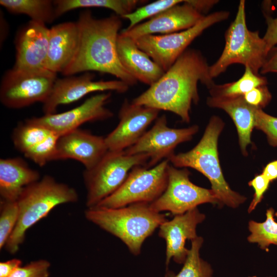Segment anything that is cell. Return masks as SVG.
<instances>
[{
	"label": "cell",
	"instance_id": "19",
	"mask_svg": "<svg viewBox=\"0 0 277 277\" xmlns=\"http://www.w3.org/2000/svg\"><path fill=\"white\" fill-rule=\"evenodd\" d=\"M108 151L105 137L78 128L59 137L54 160H76L89 169Z\"/></svg>",
	"mask_w": 277,
	"mask_h": 277
},
{
	"label": "cell",
	"instance_id": "18",
	"mask_svg": "<svg viewBox=\"0 0 277 277\" xmlns=\"http://www.w3.org/2000/svg\"><path fill=\"white\" fill-rule=\"evenodd\" d=\"M50 29L45 24L30 21L18 31L15 39L16 69H45Z\"/></svg>",
	"mask_w": 277,
	"mask_h": 277
},
{
	"label": "cell",
	"instance_id": "34",
	"mask_svg": "<svg viewBox=\"0 0 277 277\" xmlns=\"http://www.w3.org/2000/svg\"><path fill=\"white\" fill-rule=\"evenodd\" d=\"M243 97L249 105L262 109L269 103L272 96L267 85H264L252 89L243 95Z\"/></svg>",
	"mask_w": 277,
	"mask_h": 277
},
{
	"label": "cell",
	"instance_id": "12",
	"mask_svg": "<svg viewBox=\"0 0 277 277\" xmlns=\"http://www.w3.org/2000/svg\"><path fill=\"white\" fill-rule=\"evenodd\" d=\"M199 127L193 125L186 128L175 129L168 126L167 118L163 114L158 117L151 128L147 130L133 146L124 150L126 154H145L149 160L147 168H151L162 161L169 160L180 144L189 141L197 133Z\"/></svg>",
	"mask_w": 277,
	"mask_h": 277
},
{
	"label": "cell",
	"instance_id": "27",
	"mask_svg": "<svg viewBox=\"0 0 277 277\" xmlns=\"http://www.w3.org/2000/svg\"><path fill=\"white\" fill-rule=\"evenodd\" d=\"M245 71L236 81L221 85L214 84L209 89L211 96L235 97L243 96L252 89L267 85V78L254 73L249 67H245Z\"/></svg>",
	"mask_w": 277,
	"mask_h": 277
},
{
	"label": "cell",
	"instance_id": "24",
	"mask_svg": "<svg viewBox=\"0 0 277 277\" xmlns=\"http://www.w3.org/2000/svg\"><path fill=\"white\" fill-rule=\"evenodd\" d=\"M0 4L10 13L25 14L30 21L45 25L57 18L54 1L1 0Z\"/></svg>",
	"mask_w": 277,
	"mask_h": 277
},
{
	"label": "cell",
	"instance_id": "38",
	"mask_svg": "<svg viewBox=\"0 0 277 277\" xmlns=\"http://www.w3.org/2000/svg\"><path fill=\"white\" fill-rule=\"evenodd\" d=\"M22 262L18 259H12L0 263V277H10L14 271L22 266Z\"/></svg>",
	"mask_w": 277,
	"mask_h": 277
},
{
	"label": "cell",
	"instance_id": "16",
	"mask_svg": "<svg viewBox=\"0 0 277 277\" xmlns=\"http://www.w3.org/2000/svg\"><path fill=\"white\" fill-rule=\"evenodd\" d=\"M175 5L130 29H124L120 33L134 40L146 35L169 34L190 28L205 16L185 1Z\"/></svg>",
	"mask_w": 277,
	"mask_h": 277
},
{
	"label": "cell",
	"instance_id": "33",
	"mask_svg": "<svg viewBox=\"0 0 277 277\" xmlns=\"http://www.w3.org/2000/svg\"><path fill=\"white\" fill-rule=\"evenodd\" d=\"M50 267L48 261L40 259L21 266L10 277H49Z\"/></svg>",
	"mask_w": 277,
	"mask_h": 277
},
{
	"label": "cell",
	"instance_id": "31",
	"mask_svg": "<svg viewBox=\"0 0 277 277\" xmlns=\"http://www.w3.org/2000/svg\"><path fill=\"white\" fill-rule=\"evenodd\" d=\"M19 209L16 202L1 200L0 249L5 247L18 221Z\"/></svg>",
	"mask_w": 277,
	"mask_h": 277
},
{
	"label": "cell",
	"instance_id": "8",
	"mask_svg": "<svg viewBox=\"0 0 277 277\" xmlns=\"http://www.w3.org/2000/svg\"><path fill=\"white\" fill-rule=\"evenodd\" d=\"M168 159L151 168H133L121 187L95 207L117 208L135 203L151 204L165 190L168 183Z\"/></svg>",
	"mask_w": 277,
	"mask_h": 277
},
{
	"label": "cell",
	"instance_id": "13",
	"mask_svg": "<svg viewBox=\"0 0 277 277\" xmlns=\"http://www.w3.org/2000/svg\"><path fill=\"white\" fill-rule=\"evenodd\" d=\"M94 78L95 74L91 72L57 78L50 96L43 103L44 114L56 113L59 106L73 103L93 92L113 91L123 93L130 87L120 80L95 81Z\"/></svg>",
	"mask_w": 277,
	"mask_h": 277
},
{
	"label": "cell",
	"instance_id": "2",
	"mask_svg": "<svg viewBox=\"0 0 277 277\" xmlns=\"http://www.w3.org/2000/svg\"><path fill=\"white\" fill-rule=\"evenodd\" d=\"M121 17L116 14L97 18L89 10L81 12L77 21L79 42L76 53L62 73L67 76L97 71L110 74L129 86L137 83L121 64L116 49Z\"/></svg>",
	"mask_w": 277,
	"mask_h": 277
},
{
	"label": "cell",
	"instance_id": "30",
	"mask_svg": "<svg viewBox=\"0 0 277 277\" xmlns=\"http://www.w3.org/2000/svg\"><path fill=\"white\" fill-rule=\"evenodd\" d=\"M183 2L184 1L182 0H157L140 7L121 18L129 21V24L126 29H130L141 23L144 19H150L162 12Z\"/></svg>",
	"mask_w": 277,
	"mask_h": 277
},
{
	"label": "cell",
	"instance_id": "10",
	"mask_svg": "<svg viewBox=\"0 0 277 277\" xmlns=\"http://www.w3.org/2000/svg\"><path fill=\"white\" fill-rule=\"evenodd\" d=\"M229 15L227 11H216L205 15L187 30L169 34L146 35L134 41L140 49L166 71L205 30L227 19Z\"/></svg>",
	"mask_w": 277,
	"mask_h": 277
},
{
	"label": "cell",
	"instance_id": "39",
	"mask_svg": "<svg viewBox=\"0 0 277 277\" xmlns=\"http://www.w3.org/2000/svg\"><path fill=\"white\" fill-rule=\"evenodd\" d=\"M185 2L203 14L206 13L214 5L218 3L216 0H187Z\"/></svg>",
	"mask_w": 277,
	"mask_h": 277
},
{
	"label": "cell",
	"instance_id": "26",
	"mask_svg": "<svg viewBox=\"0 0 277 277\" xmlns=\"http://www.w3.org/2000/svg\"><path fill=\"white\" fill-rule=\"evenodd\" d=\"M53 133L44 127L25 121L14 129L12 141L14 147L28 158L41 148Z\"/></svg>",
	"mask_w": 277,
	"mask_h": 277
},
{
	"label": "cell",
	"instance_id": "23",
	"mask_svg": "<svg viewBox=\"0 0 277 277\" xmlns=\"http://www.w3.org/2000/svg\"><path fill=\"white\" fill-rule=\"evenodd\" d=\"M207 104L209 107L224 110L231 117L237 129L241 151L247 155L246 148L251 143V134L254 127L255 108L247 104L243 96H210Z\"/></svg>",
	"mask_w": 277,
	"mask_h": 277
},
{
	"label": "cell",
	"instance_id": "41",
	"mask_svg": "<svg viewBox=\"0 0 277 277\" xmlns=\"http://www.w3.org/2000/svg\"><path fill=\"white\" fill-rule=\"evenodd\" d=\"M6 22L3 15L1 14V44L3 43L7 35L8 27Z\"/></svg>",
	"mask_w": 277,
	"mask_h": 277
},
{
	"label": "cell",
	"instance_id": "3",
	"mask_svg": "<svg viewBox=\"0 0 277 277\" xmlns=\"http://www.w3.org/2000/svg\"><path fill=\"white\" fill-rule=\"evenodd\" d=\"M84 214L88 221L119 239L134 255L141 253L145 241L167 220L166 214L144 203L117 208L94 207Z\"/></svg>",
	"mask_w": 277,
	"mask_h": 277
},
{
	"label": "cell",
	"instance_id": "40",
	"mask_svg": "<svg viewBox=\"0 0 277 277\" xmlns=\"http://www.w3.org/2000/svg\"><path fill=\"white\" fill-rule=\"evenodd\" d=\"M262 174L270 182L277 179V160L268 163L264 168Z\"/></svg>",
	"mask_w": 277,
	"mask_h": 277
},
{
	"label": "cell",
	"instance_id": "7",
	"mask_svg": "<svg viewBox=\"0 0 277 277\" xmlns=\"http://www.w3.org/2000/svg\"><path fill=\"white\" fill-rule=\"evenodd\" d=\"M149 160L145 154L129 155L124 151L108 150L93 167L84 171L87 208L95 207L114 193L123 184L133 168L145 167Z\"/></svg>",
	"mask_w": 277,
	"mask_h": 277
},
{
	"label": "cell",
	"instance_id": "28",
	"mask_svg": "<svg viewBox=\"0 0 277 277\" xmlns=\"http://www.w3.org/2000/svg\"><path fill=\"white\" fill-rule=\"evenodd\" d=\"M191 241V246L182 268L177 274L170 277H213L211 266L200 255L203 239L197 236Z\"/></svg>",
	"mask_w": 277,
	"mask_h": 277
},
{
	"label": "cell",
	"instance_id": "1",
	"mask_svg": "<svg viewBox=\"0 0 277 277\" xmlns=\"http://www.w3.org/2000/svg\"><path fill=\"white\" fill-rule=\"evenodd\" d=\"M209 67L200 51L187 49L157 81L131 103L172 112L183 122L189 123L191 105L199 101L198 83L208 89L215 84Z\"/></svg>",
	"mask_w": 277,
	"mask_h": 277
},
{
	"label": "cell",
	"instance_id": "9",
	"mask_svg": "<svg viewBox=\"0 0 277 277\" xmlns=\"http://www.w3.org/2000/svg\"><path fill=\"white\" fill-rule=\"evenodd\" d=\"M56 74L46 69L24 70L12 68L5 72L0 85V101L9 108L19 109L50 96Z\"/></svg>",
	"mask_w": 277,
	"mask_h": 277
},
{
	"label": "cell",
	"instance_id": "37",
	"mask_svg": "<svg viewBox=\"0 0 277 277\" xmlns=\"http://www.w3.org/2000/svg\"><path fill=\"white\" fill-rule=\"evenodd\" d=\"M260 72L263 74L277 73V46L269 50Z\"/></svg>",
	"mask_w": 277,
	"mask_h": 277
},
{
	"label": "cell",
	"instance_id": "15",
	"mask_svg": "<svg viewBox=\"0 0 277 277\" xmlns=\"http://www.w3.org/2000/svg\"><path fill=\"white\" fill-rule=\"evenodd\" d=\"M160 111L125 100L118 112V125L105 137L108 150L123 151L134 145L158 117Z\"/></svg>",
	"mask_w": 277,
	"mask_h": 277
},
{
	"label": "cell",
	"instance_id": "5",
	"mask_svg": "<svg viewBox=\"0 0 277 277\" xmlns=\"http://www.w3.org/2000/svg\"><path fill=\"white\" fill-rule=\"evenodd\" d=\"M224 124L218 116H212L199 143L190 151L174 154L169 162L176 168L190 167L199 171L210 182L219 205L236 208L246 198L233 191L225 181L220 164L218 137Z\"/></svg>",
	"mask_w": 277,
	"mask_h": 277
},
{
	"label": "cell",
	"instance_id": "11",
	"mask_svg": "<svg viewBox=\"0 0 277 277\" xmlns=\"http://www.w3.org/2000/svg\"><path fill=\"white\" fill-rule=\"evenodd\" d=\"M190 174L187 168L179 169L169 164L166 188L156 200L150 204V207L157 212L169 211L175 215L203 204H219L212 189L194 184L189 179Z\"/></svg>",
	"mask_w": 277,
	"mask_h": 277
},
{
	"label": "cell",
	"instance_id": "29",
	"mask_svg": "<svg viewBox=\"0 0 277 277\" xmlns=\"http://www.w3.org/2000/svg\"><path fill=\"white\" fill-rule=\"evenodd\" d=\"M274 210L270 208L266 211V219L262 223L253 221L249 222L251 233L248 237L250 243H257L263 250L268 251L271 244L277 245V222L274 217Z\"/></svg>",
	"mask_w": 277,
	"mask_h": 277
},
{
	"label": "cell",
	"instance_id": "36",
	"mask_svg": "<svg viewBox=\"0 0 277 277\" xmlns=\"http://www.w3.org/2000/svg\"><path fill=\"white\" fill-rule=\"evenodd\" d=\"M277 5V2L276 3ZM267 24L266 32L263 37L268 52L277 45V17L273 18L264 13Z\"/></svg>",
	"mask_w": 277,
	"mask_h": 277
},
{
	"label": "cell",
	"instance_id": "4",
	"mask_svg": "<svg viewBox=\"0 0 277 277\" xmlns=\"http://www.w3.org/2000/svg\"><path fill=\"white\" fill-rule=\"evenodd\" d=\"M78 199V193L74 188L56 181L50 175H46L27 186L16 201L18 219L5 245L6 250L12 254L16 253L30 228L57 206L75 203Z\"/></svg>",
	"mask_w": 277,
	"mask_h": 277
},
{
	"label": "cell",
	"instance_id": "17",
	"mask_svg": "<svg viewBox=\"0 0 277 277\" xmlns=\"http://www.w3.org/2000/svg\"><path fill=\"white\" fill-rule=\"evenodd\" d=\"M205 219V214L195 208L175 215L160 226L158 235L166 243V266L171 259L178 264L184 263L189 251L185 247V243L187 240L191 241L197 236L196 227Z\"/></svg>",
	"mask_w": 277,
	"mask_h": 277
},
{
	"label": "cell",
	"instance_id": "22",
	"mask_svg": "<svg viewBox=\"0 0 277 277\" xmlns=\"http://www.w3.org/2000/svg\"><path fill=\"white\" fill-rule=\"evenodd\" d=\"M40 179L39 172L30 168L22 158L1 159V200L16 202L25 188Z\"/></svg>",
	"mask_w": 277,
	"mask_h": 277
},
{
	"label": "cell",
	"instance_id": "20",
	"mask_svg": "<svg viewBox=\"0 0 277 277\" xmlns=\"http://www.w3.org/2000/svg\"><path fill=\"white\" fill-rule=\"evenodd\" d=\"M77 22H63L50 29L45 69L57 74L62 73L73 59L79 42Z\"/></svg>",
	"mask_w": 277,
	"mask_h": 277
},
{
	"label": "cell",
	"instance_id": "43",
	"mask_svg": "<svg viewBox=\"0 0 277 277\" xmlns=\"http://www.w3.org/2000/svg\"><path fill=\"white\" fill-rule=\"evenodd\" d=\"M267 277H272V276H267Z\"/></svg>",
	"mask_w": 277,
	"mask_h": 277
},
{
	"label": "cell",
	"instance_id": "42",
	"mask_svg": "<svg viewBox=\"0 0 277 277\" xmlns=\"http://www.w3.org/2000/svg\"><path fill=\"white\" fill-rule=\"evenodd\" d=\"M248 277H256V276H248Z\"/></svg>",
	"mask_w": 277,
	"mask_h": 277
},
{
	"label": "cell",
	"instance_id": "14",
	"mask_svg": "<svg viewBox=\"0 0 277 277\" xmlns=\"http://www.w3.org/2000/svg\"><path fill=\"white\" fill-rule=\"evenodd\" d=\"M111 96L110 92L96 94L70 110L33 117L26 121L44 127L60 136L79 128L85 123L103 121L112 117L113 113L105 107Z\"/></svg>",
	"mask_w": 277,
	"mask_h": 277
},
{
	"label": "cell",
	"instance_id": "25",
	"mask_svg": "<svg viewBox=\"0 0 277 277\" xmlns=\"http://www.w3.org/2000/svg\"><path fill=\"white\" fill-rule=\"evenodd\" d=\"M144 2L138 0H55L54 4L57 18L69 11L81 8L109 9L122 17L135 10L138 5Z\"/></svg>",
	"mask_w": 277,
	"mask_h": 277
},
{
	"label": "cell",
	"instance_id": "32",
	"mask_svg": "<svg viewBox=\"0 0 277 277\" xmlns=\"http://www.w3.org/2000/svg\"><path fill=\"white\" fill-rule=\"evenodd\" d=\"M254 116V127L266 134L270 145L277 147V117L257 108L255 109Z\"/></svg>",
	"mask_w": 277,
	"mask_h": 277
},
{
	"label": "cell",
	"instance_id": "35",
	"mask_svg": "<svg viewBox=\"0 0 277 277\" xmlns=\"http://www.w3.org/2000/svg\"><path fill=\"white\" fill-rule=\"evenodd\" d=\"M270 182L262 173L256 175L249 182V185L252 187L254 190L253 198L248 208L249 213L253 211L262 201L264 194L268 188Z\"/></svg>",
	"mask_w": 277,
	"mask_h": 277
},
{
	"label": "cell",
	"instance_id": "21",
	"mask_svg": "<svg viewBox=\"0 0 277 277\" xmlns=\"http://www.w3.org/2000/svg\"><path fill=\"white\" fill-rule=\"evenodd\" d=\"M116 49L121 64L137 82L150 86L165 72L130 37L119 33Z\"/></svg>",
	"mask_w": 277,
	"mask_h": 277
},
{
	"label": "cell",
	"instance_id": "6",
	"mask_svg": "<svg viewBox=\"0 0 277 277\" xmlns=\"http://www.w3.org/2000/svg\"><path fill=\"white\" fill-rule=\"evenodd\" d=\"M225 40L221 55L209 67L211 77L218 76L233 64L249 67L254 73L259 74L268 50L259 31H251L247 26L244 0L240 1L235 17L225 33Z\"/></svg>",
	"mask_w": 277,
	"mask_h": 277
}]
</instances>
